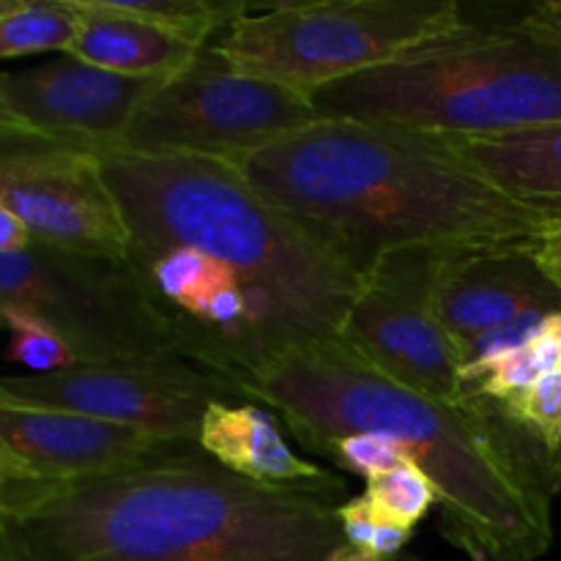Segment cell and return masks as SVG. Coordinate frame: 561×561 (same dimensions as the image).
<instances>
[{"label":"cell","instance_id":"83f0119b","mask_svg":"<svg viewBox=\"0 0 561 561\" xmlns=\"http://www.w3.org/2000/svg\"><path fill=\"white\" fill-rule=\"evenodd\" d=\"M31 233L25 230V225L16 219V214L0 201V255L5 252H20L31 244Z\"/></svg>","mask_w":561,"mask_h":561},{"label":"cell","instance_id":"52a82bcc","mask_svg":"<svg viewBox=\"0 0 561 561\" xmlns=\"http://www.w3.org/2000/svg\"><path fill=\"white\" fill-rule=\"evenodd\" d=\"M466 25L471 22L453 0L274 3L230 22L214 49L239 75L312 99Z\"/></svg>","mask_w":561,"mask_h":561},{"label":"cell","instance_id":"e575fe53","mask_svg":"<svg viewBox=\"0 0 561 561\" xmlns=\"http://www.w3.org/2000/svg\"><path fill=\"white\" fill-rule=\"evenodd\" d=\"M551 3H553V5H557V9L561 11V0H551Z\"/></svg>","mask_w":561,"mask_h":561},{"label":"cell","instance_id":"e0dca14e","mask_svg":"<svg viewBox=\"0 0 561 561\" xmlns=\"http://www.w3.org/2000/svg\"><path fill=\"white\" fill-rule=\"evenodd\" d=\"M460 162L524 201L561 197V124L507 135H442Z\"/></svg>","mask_w":561,"mask_h":561},{"label":"cell","instance_id":"484cf974","mask_svg":"<svg viewBox=\"0 0 561 561\" xmlns=\"http://www.w3.org/2000/svg\"><path fill=\"white\" fill-rule=\"evenodd\" d=\"M526 252L535 257L537 266H540L542 272L548 274V279L561 290V228L542 236V239L535 241Z\"/></svg>","mask_w":561,"mask_h":561},{"label":"cell","instance_id":"cb8c5ba5","mask_svg":"<svg viewBox=\"0 0 561 561\" xmlns=\"http://www.w3.org/2000/svg\"><path fill=\"white\" fill-rule=\"evenodd\" d=\"M323 453L337 460L340 466H345L348 471H354V474L365 477V480L387 474V471L398 469L400 463L411 460L403 444H398L389 436H381V433H351V436H340L334 442H329Z\"/></svg>","mask_w":561,"mask_h":561},{"label":"cell","instance_id":"d6a6232c","mask_svg":"<svg viewBox=\"0 0 561 561\" xmlns=\"http://www.w3.org/2000/svg\"><path fill=\"white\" fill-rule=\"evenodd\" d=\"M20 129H22V126H16L14 121H9L3 113H0V137L14 135V131H20Z\"/></svg>","mask_w":561,"mask_h":561},{"label":"cell","instance_id":"9c48e42d","mask_svg":"<svg viewBox=\"0 0 561 561\" xmlns=\"http://www.w3.org/2000/svg\"><path fill=\"white\" fill-rule=\"evenodd\" d=\"M236 398L241 392L230 378L190 359L104 362L0 378L3 403L71 411L179 444H197L208 405Z\"/></svg>","mask_w":561,"mask_h":561},{"label":"cell","instance_id":"4dcf8cb0","mask_svg":"<svg viewBox=\"0 0 561 561\" xmlns=\"http://www.w3.org/2000/svg\"><path fill=\"white\" fill-rule=\"evenodd\" d=\"M327 561H383V559H378L376 553H370V551H362V548L343 546V548H337V551H334Z\"/></svg>","mask_w":561,"mask_h":561},{"label":"cell","instance_id":"603a6c76","mask_svg":"<svg viewBox=\"0 0 561 561\" xmlns=\"http://www.w3.org/2000/svg\"><path fill=\"white\" fill-rule=\"evenodd\" d=\"M513 420L561 453V370L546 373L529 389L504 400Z\"/></svg>","mask_w":561,"mask_h":561},{"label":"cell","instance_id":"7a4b0ae2","mask_svg":"<svg viewBox=\"0 0 561 561\" xmlns=\"http://www.w3.org/2000/svg\"><path fill=\"white\" fill-rule=\"evenodd\" d=\"M252 190L356 274L409 247H524L561 228L551 201H524L460 162L442 135L321 118L239 164Z\"/></svg>","mask_w":561,"mask_h":561},{"label":"cell","instance_id":"d6986e66","mask_svg":"<svg viewBox=\"0 0 561 561\" xmlns=\"http://www.w3.org/2000/svg\"><path fill=\"white\" fill-rule=\"evenodd\" d=\"M77 33V14L69 0L27 3L22 0L0 20V60L38 53H69Z\"/></svg>","mask_w":561,"mask_h":561},{"label":"cell","instance_id":"44dd1931","mask_svg":"<svg viewBox=\"0 0 561 561\" xmlns=\"http://www.w3.org/2000/svg\"><path fill=\"white\" fill-rule=\"evenodd\" d=\"M0 327L11 332L9 359L31 370V376L80 365L75 348L36 312H27L22 307H0Z\"/></svg>","mask_w":561,"mask_h":561},{"label":"cell","instance_id":"4316f807","mask_svg":"<svg viewBox=\"0 0 561 561\" xmlns=\"http://www.w3.org/2000/svg\"><path fill=\"white\" fill-rule=\"evenodd\" d=\"M411 537H414V529H405V526L394 524H378L370 553H376V557L383 561L398 557V553L409 546Z\"/></svg>","mask_w":561,"mask_h":561},{"label":"cell","instance_id":"30bf717a","mask_svg":"<svg viewBox=\"0 0 561 561\" xmlns=\"http://www.w3.org/2000/svg\"><path fill=\"white\" fill-rule=\"evenodd\" d=\"M455 247H409L378 257L365 274L340 340L378 370L422 394L460 403L471 394L463 365L433 312V294Z\"/></svg>","mask_w":561,"mask_h":561},{"label":"cell","instance_id":"ac0fdd59","mask_svg":"<svg viewBox=\"0 0 561 561\" xmlns=\"http://www.w3.org/2000/svg\"><path fill=\"white\" fill-rule=\"evenodd\" d=\"M113 14L164 31L168 36L208 47L211 36L250 11V3H217V0H99Z\"/></svg>","mask_w":561,"mask_h":561},{"label":"cell","instance_id":"7402d4cb","mask_svg":"<svg viewBox=\"0 0 561 561\" xmlns=\"http://www.w3.org/2000/svg\"><path fill=\"white\" fill-rule=\"evenodd\" d=\"M142 272L148 274V283L157 290L159 299L175 307L181 316H186V310L233 268L211 261L197 250H173L148 263Z\"/></svg>","mask_w":561,"mask_h":561},{"label":"cell","instance_id":"7c38bea8","mask_svg":"<svg viewBox=\"0 0 561 561\" xmlns=\"http://www.w3.org/2000/svg\"><path fill=\"white\" fill-rule=\"evenodd\" d=\"M162 80L126 77L75 58L0 71V113L44 137L110 148Z\"/></svg>","mask_w":561,"mask_h":561},{"label":"cell","instance_id":"f1b7e54d","mask_svg":"<svg viewBox=\"0 0 561 561\" xmlns=\"http://www.w3.org/2000/svg\"><path fill=\"white\" fill-rule=\"evenodd\" d=\"M520 25H526L529 31L542 33V36L553 38V42L561 44V11L551 3V0H546V3H537L535 9H531L529 14L520 20Z\"/></svg>","mask_w":561,"mask_h":561},{"label":"cell","instance_id":"5b68a950","mask_svg":"<svg viewBox=\"0 0 561 561\" xmlns=\"http://www.w3.org/2000/svg\"><path fill=\"white\" fill-rule=\"evenodd\" d=\"M321 118L427 135H507L561 124V44L526 25H466L378 69L321 88Z\"/></svg>","mask_w":561,"mask_h":561},{"label":"cell","instance_id":"277c9868","mask_svg":"<svg viewBox=\"0 0 561 561\" xmlns=\"http://www.w3.org/2000/svg\"><path fill=\"white\" fill-rule=\"evenodd\" d=\"M131 236V263L197 250L233 268L277 310L285 343L340 337L362 277L294 217L263 201L236 164L93 148Z\"/></svg>","mask_w":561,"mask_h":561},{"label":"cell","instance_id":"1f68e13d","mask_svg":"<svg viewBox=\"0 0 561 561\" xmlns=\"http://www.w3.org/2000/svg\"><path fill=\"white\" fill-rule=\"evenodd\" d=\"M0 561H25L20 557V551H16V546L11 542L9 531H5L3 520H0Z\"/></svg>","mask_w":561,"mask_h":561},{"label":"cell","instance_id":"ffe728a7","mask_svg":"<svg viewBox=\"0 0 561 561\" xmlns=\"http://www.w3.org/2000/svg\"><path fill=\"white\" fill-rule=\"evenodd\" d=\"M365 499L378 524H394L405 529H414L433 507H438L436 485L414 460H405L398 469L367 480Z\"/></svg>","mask_w":561,"mask_h":561},{"label":"cell","instance_id":"6da1fadb","mask_svg":"<svg viewBox=\"0 0 561 561\" xmlns=\"http://www.w3.org/2000/svg\"><path fill=\"white\" fill-rule=\"evenodd\" d=\"M307 447L351 433L403 444L438 491V529L469 561H537L553 546L561 453L480 389L460 403L422 394L340 337L294 340L230 376Z\"/></svg>","mask_w":561,"mask_h":561},{"label":"cell","instance_id":"8992f818","mask_svg":"<svg viewBox=\"0 0 561 561\" xmlns=\"http://www.w3.org/2000/svg\"><path fill=\"white\" fill-rule=\"evenodd\" d=\"M0 307L36 312L80 365L190 359L230 378V351L214 332L159 299L131 261L31 241L0 255Z\"/></svg>","mask_w":561,"mask_h":561},{"label":"cell","instance_id":"9a60e30c","mask_svg":"<svg viewBox=\"0 0 561 561\" xmlns=\"http://www.w3.org/2000/svg\"><path fill=\"white\" fill-rule=\"evenodd\" d=\"M197 447L219 466L257 485L307 488L318 493L343 488L337 477L288 447L274 411L263 405H208Z\"/></svg>","mask_w":561,"mask_h":561},{"label":"cell","instance_id":"4fadbf2b","mask_svg":"<svg viewBox=\"0 0 561 561\" xmlns=\"http://www.w3.org/2000/svg\"><path fill=\"white\" fill-rule=\"evenodd\" d=\"M201 449L164 442L131 427L110 425L58 409H36L0 400V453L9 455L31 482H77L118 474Z\"/></svg>","mask_w":561,"mask_h":561},{"label":"cell","instance_id":"8fae6325","mask_svg":"<svg viewBox=\"0 0 561 561\" xmlns=\"http://www.w3.org/2000/svg\"><path fill=\"white\" fill-rule=\"evenodd\" d=\"M0 201L33 241L131 261V236L93 146L20 129L0 137Z\"/></svg>","mask_w":561,"mask_h":561},{"label":"cell","instance_id":"f546056e","mask_svg":"<svg viewBox=\"0 0 561 561\" xmlns=\"http://www.w3.org/2000/svg\"><path fill=\"white\" fill-rule=\"evenodd\" d=\"M16 485H33V482L27 480L25 471H22L20 466L9 458V455L0 453V499H3L5 493Z\"/></svg>","mask_w":561,"mask_h":561},{"label":"cell","instance_id":"5bb4252c","mask_svg":"<svg viewBox=\"0 0 561 561\" xmlns=\"http://www.w3.org/2000/svg\"><path fill=\"white\" fill-rule=\"evenodd\" d=\"M433 312L463 359L474 340L504 323L561 312V290L524 247H455L436 283Z\"/></svg>","mask_w":561,"mask_h":561},{"label":"cell","instance_id":"ba28073f","mask_svg":"<svg viewBox=\"0 0 561 561\" xmlns=\"http://www.w3.org/2000/svg\"><path fill=\"white\" fill-rule=\"evenodd\" d=\"M321 121L301 93L239 75L214 44L159 82L115 146L157 157L217 159L239 168L268 142Z\"/></svg>","mask_w":561,"mask_h":561},{"label":"cell","instance_id":"d4e9b609","mask_svg":"<svg viewBox=\"0 0 561 561\" xmlns=\"http://www.w3.org/2000/svg\"><path fill=\"white\" fill-rule=\"evenodd\" d=\"M337 520L340 526H343V535L348 546L362 548V551H370L373 537H376V529H378V520L373 518V510L365 496L340 504Z\"/></svg>","mask_w":561,"mask_h":561},{"label":"cell","instance_id":"2e32d148","mask_svg":"<svg viewBox=\"0 0 561 561\" xmlns=\"http://www.w3.org/2000/svg\"><path fill=\"white\" fill-rule=\"evenodd\" d=\"M69 5L77 14V33L66 55L82 64L126 77L168 80L197 53L159 27L113 14L99 0H69Z\"/></svg>","mask_w":561,"mask_h":561},{"label":"cell","instance_id":"3957f363","mask_svg":"<svg viewBox=\"0 0 561 561\" xmlns=\"http://www.w3.org/2000/svg\"><path fill=\"white\" fill-rule=\"evenodd\" d=\"M0 520L25 561H327L348 546L323 493L257 485L201 449L16 485Z\"/></svg>","mask_w":561,"mask_h":561},{"label":"cell","instance_id":"836d02e7","mask_svg":"<svg viewBox=\"0 0 561 561\" xmlns=\"http://www.w3.org/2000/svg\"><path fill=\"white\" fill-rule=\"evenodd\" d=\"M20 3L22 0H0V20H3L5 14H11V11H14Z\"/></svg>","mask_w":561,"mask_h":561}]
</instances>
